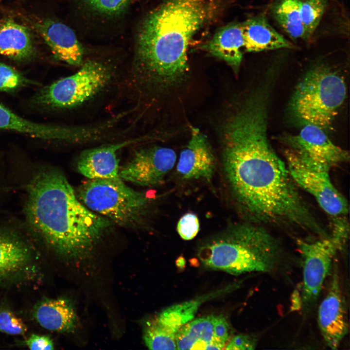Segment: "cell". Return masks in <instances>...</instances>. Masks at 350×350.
I'll use <instances>...</instances> for the list:
<instances>
[{
    "instance_id": "6da1fadb",
    "label": "cell",
    "mask_w": 350,
    "mask_h": 350,
    "mask_svg": "<svg viewBox=\"0 0 350 350\" xmlns=\"http://www.w3.org/2000/svg\"><path fill=\"white\" fill-rule=\"evenodd\" d=\"M264 98H251L231 115L222 130L223 165L238 204L253 218L286 222L316 229L286 165L266 135Z\"/></svg>"
},
{
    "instance_id": "7a4b0ae2",
    "label": "cell",
    "mask_w": 350,
    "mask_h": 350,
    "mask_svg": "<svg viewBox=\"0 0 350 350\" xmlns=\"http://www.w3.org/2000/svg\"><path fill=\"white\" fill-rule=\"evenodd\" d=\"M26 214L49 246L69 256L91 251L112 225L84 205L65 175L54 167L38 172L31 180Z\"/></svg>"
},
{
    "instance_id": "3957f363",
    "label": "cell",
    "mask_w": 350,
    "mask_h": 350,
    "mask_svg": "<svg viewBox=\"0 0 350 350\" xmlns=\"http://www.w3.org/2000/svg\"><path fill=\"white\" fill-rule=\"evenodd\" d=\"M210 8L208 0H166L149 13L137 33L135 80L158 88L181 81L188 69L189 43L208 19Z\"/></svg>"
},
{
    "instance_id": "277c9868",
    "label": "cell",
    "mask_w": 350,
    "mask_h": 350,
    "mask_svg": "<svg viewBox=\"0 0 350 350\" xmlns=\"http://www.w3.org/2000/svg\"><path fill=\"white\" fill-rule=\"evenodd\" d=\"M203 263L233 275L272 273L280 266L282 253L277 241L261 227L243 224L229 227L198 251Z\"/></svg>"
},
{
    "instance_id": "5b68a950",
    "label": "cell",
    "mask_w": 350,
    "mask_h": 350,
    "mask_svg": "<svg viewBox=\"0 0 350 350\" xmlns=\"http://www.w3.org/2000/svg\"><path fill=\"white\" fill-rule=\"evenodd\" d=\"M75 192L89 210L125 228H141L149 211L150 198L121 178L89 179Z\"/></svg>"
},
{
    "instance_id": "8992f818",
    "label": "cell",
    "mask_w": 350,
    "mask_h": 350,
    "mask_svg": "<svg viewBox=\"0 0 350 350\" xmlns=\"http://www.w3.org/2000/svg\"><path fill=\"white\" fill-rule=\"evenodd\" d=\"M346 93L343 77L327 66L319 65L310 70L297 86L291 109L306 124L325 128L331 124Z\"/></svg>"
},
{
    "instance_id": "52a82bcc",
    "label": "cell",
    "mask_w": 350,
    "mask_h": 350,
    "mask_svg": "<svg viewBox=\"0 0 350 350\" xmlns=\"http://www.w3.org/2000/svg\"><path fill=\"white\" fill-rule=\"evenodd\" d=\"M113 76L112 70L106 64L88 60L83 62L75 73L45 88L39 94L37 101L54 109L78 107L102 91Z\"/></svg>"
},
{
    "instance_id": "ba28073f",
    "label": "cell",
    "mask_w": 350,
    "mask_h": 350,
    "mask_svg": "<svg viewBox=\"0 0 350 350\" xmlns=\"http://www.w3.org/2000/svg\"><path fill=\"white\" fill-rule=\"evenodd\" d=\"M285 156L295 183L314 196L321 208L334 218L335 225L346 224L340 218L348 214V203L332 182L330 169L312 161L293 148L286 150Z\"/></svg>"
},
{
    "instance_id": "9c48e42d",
    "label": "cell",
    "mask_w": 350,
    "mask_h": 350,
    "mask_svg": "<svg viewBox=\"0 0 350 350\" xmlns=\"http://www.w3.org/2000/svg\"><path fill=\"white\" fill-rule=\"evenodd\" d=\"M297 245L303 262L301 304L307 310L317 301L325 280L332 273L334 256L342 246L333 236L314 242L298 240Z\"/></svg>"
},
{
    "instance_id": "30bf717a",
    "label": "cell",
    "mask_w": 350,
    "mask_h": 350,
    "mask_svg": "<svg viewBox=\"0 0 350 350\" xmlns=\"http://www.w3.org/2000/svg\"><path fill=\"white\" fill-rule=\"evenodd\" d=\"M176 159L175 152L169 148L155 146L141 148L120 168L119 176L124 181L139 186H154L173 168Z\"/></svg>"
},
{
    "instance_id": "8fae6325",
    "label": "cell",
    "mask_w": 350,
    "mask_h": 350,
    "mask_svg": "<svg viewBox=\"0 0 350 350\" xmlns=\"http://www.w3.org/2000/svg\"><path fill=\"white\" fill-rule=\"evenodd\" d=\"M331 273L327 293L318 307L317 323L327 346L336 350L348 332L349 324L339 274L334 265Z\"/></svg>"
},
{
    "instance_id": "7c38bea8",
    "label": "cell",
    "mask_w": 350,
    "mask_h": 350,
    "mask_svg": "<svg viewBox=\"0 0 350 350\" xmlns=\"http://www.w3.org/2000/svg\"><path fill=\"white\" fill-rule=\"evenodd\" d=\"M289 141L293 149L329 169L349 159L347 151L334 144L323 129L313 124H306L298 134L291 136Z\"/></svg>"
},
{
    "instance_id": "4fadbf2b",
    "label": "cell",
    "mask_w": 350,
    "mask_h": 350,
    "mask_svg": "<svg viewBox=\"0 0 350 350\" xmlns=\"http://www.w3.org/2000/svg\"><path fill=\"white\" fill-rule=\"evenodd\" d=\"M0 129L19 132L45 140L79 143L85 132L82 126L36 123L26 120L0 104Z\"/></svg>"
},
{
    "instance_id": "5bb4252c",
    "label": "cell",
    "mask_w": 350,
    "mask_h": 350,
    "mask_svg": "<svg viewBox=\"0 0 350 350\" xmlns=\"http://www.w3.org/2000/svg\"><path fill=\"white\" fill-rule=\"evenodd\" d=\"M139 140L132 139L85 150L77 159V171L89 179L120 178L118 152Z\"/></svg>"
},
{
    "instance_id": "9a60e30c",
    "label": "cell",
    "mask_w": 350,
    "mask_h": 350,
    "mask_svg": "<svg viewBox=\"0 0 350 350\" xmlns=\"http://www.w3.org/2000/svg\"><path fill=\"white\" fill-rule=\"evenodd\" d=\"M214 158L206 137L193 128L187 147L182 151L176 166L178 174L184 179L210 180L213 175Z\"/></svg>"
},
{
    "instance_id": "2e32d148",
    "label": "cell",
    "mask_w": 350,
    "mask_h": 350,
    "mask_svg": "<svg viewBox=\"0 0 350 350\" xmlns=\"http://www.w3.org/2000/svg\"><path fill=\"white\" fill-rule=\"evenodd\" d=\"M36 28L59 60L74 66L82 64L83 48L70 28L63 23L47 19L38 23Z\"/></svg>"
},
{
    "instance_id": "e0dca14e",
    "label": "cell",
    "mask_w": 350,
    "mask_h": 350,
    "mask_svg": "<svg viewBox=\"0 0 350 350\" xmlns=\"http://www.w3.org/2000/svg\"><path fill=\"white\" fill-rule=\"evenodd\" d=\"M244 48L249 52L292 48V44L280 34L264 15L250 18L242 23Z\"/></svg>"
},
{
    "instance_id": "ac0fdd59",
    "label": "cell",
    "mask_w": 350,
    "mask_h": 350,
    "mask_svg": "<svg viewBox=\"0 0 350 350\" xmlns=\"http://www.w3.org/2000/svg\"><path fill=\"white\" fill-rule=\"evenodd\" d=\"M244 45L242 23L233 22L219 29L202 47L237 70L242 60Z\"/></svg>"
},
{
    "instance_id": "d6986e66",
    "label": "cell",
    "mask_w": 350,
    "mask_h": 350,
    "mask_svg": "<svg viewBox=\"0 0 350 350\" xmlns=\"http://www.w3.org/2000/svg\"><path fill=\"white\" fill-rule=\"evenodd\" d=\"M34 315L43 328L61 332L73 330L77 320L72 305L63 298L41 300L34 308Z\"/></svg>"
},
{
    "instance_id": "ffe728a7",
    "label": "cell",
    "mask_w": 350,
    "mask_h": 350,
    "mask_svg": "<svg viewBox=\"0 0 350 350\" xmlns=\"http://www.w3.org/2000/svg\"><path fill=\"white\" fill-rule=\"evenodd\" d=\"M30 261L25 243L12 232L0 229V282L20 273Z\"/></svg>"
},
{
    "instance_id": "44dd1931",
    "label": "cell",
    "mask_w": 350,
    "mask_h": 350,
    "mask_svg": "<svg viewBox=\"0 0 350 350\" xmlns=\"http://www.w3.org/2000/svg\"><path fill=\"white\" fill-rule=\"evenodd\" d=\"M213 315L188 322L175 334L176 349L214 350Z\"/></svg>"
},
{
    "instance_id": "7402d4cb",
    "label": "cell",
    "mask_w": 350,
    "mask_h": 350,
    "mask_svg": "<svg viewBox=\"0 0 350 350\" xmlns=\"http://www.w3.org/2000/svg\"><path fill=\"white\" fill-rule=\"evenodd\" d=\"M34 48L26 28L12 21H6L0 30V54L16 60L29 58Z\"/></svg>"
},
{
    "instance_id": "603a6c76",
    "label": "cell",
    "mask_w": 350,
    "mask_h": 350,
    "mask_svg": "<svg viewBox=\"0 0 350 350\" xmlns=\"http://www.w3.org/2000/svg\"><path fill=\"white\" fill-rule=\"evenodd\" d=\"M301 0H280L272 12L277 22L292 38H305V28L300 14Z\"/></svg>"
},
{
    "instance_id": "cb8c5ba5",
    "label": "cell",
    "mask_w": 350,
    "mask_h": 350,
    "mask_svg": "<svg viewBox=\"0 0 350 350\" xmlns=\"http://www.w3.org/2000/svg\"><path fill=\"white\" fill-rule=\"evenodd\" d=\"M202 301V298L197 299L172 306L161 312L155 320L176 334L181 327L194 318Z\"/></svg>"
},
{
    "instance_id": "d4e9b609",
    "label": "cell",
    "mask_w": 350,
    "mask_h": 350,
    "mask_svg": "<svg viewBox=\"0 0 350 350\" xmlns=\"http://www.w3.org/2000/svg\"><path fill=\"white\" fill-rule=\"evenodd\" d=\"M175 334L154 320L145 329L143 339L150 350H175Z\"/></svg>"
},
{
    "instance_id": "484cf974",
    "label": "cell",
    "mask_w": 350,
    "mask_h": 350,
    "mask_svg": "<svg viewBox=\"0 0 350 350\" xmlns=\"http://www.w3.org/2000/svg\"><path fill=\"white\" fill-rule=\"evenodd\" d=\"M327 6V0H301L300 14L305 28L304 39H309L318 26Z\"/></svg>"
},
{
    "instance_id": "4316f807",
    "label": "cell",
    "mask_w": 350,
    "mask_h": 350,
    "mask_svg": "<svg viewBox=\"0 0 350 350\" xmlns=\"http://www.w3.org/2000/svg\"><path fill=\"white\" fill-rule=\"evenodd\" d=\"M91 10L101 15L114 16L121 13L131 0H82Z\"/></svg>"
},
{
    "instance_id": "83f0119b",
    "label": "cell",
    "mask_w": 350,
    "mask_h": 350,
    "mask_svg": "<svg viewBox=\"0 0 350 350\" xmlns=\"http://www.w3.org/2000/svg\"><path fill=\"white\" fill-rule=\"evenodd\" d=\"M0 331L11 335H23L27 331L23 321L7 310L0 311Z\"/></svg>"
},
{
    "instance_id": "f1b7e54d",
    "label": "cell",
    "mask_w": 350,
    "mask_h": 350,
    "mask_svg": "<svg viewBox=\"0 0 350 350\" xmlns=\"http://www.w3.org/2000/svg\"><path fill=\"white\" fill-rule=\"evenodd\" d=\"M200 229L199 219L196 214L187 213L179 220L176 226L180 237L184 240H191L198 234Z\"/></svg>"
},
{
    "instance_id": "f546056e",
    "label": "cell",
    "mask_w": 350,
    "mask_h": 350,
    "mask_svg": "<svg viewBox=\"0 0 350 350\" xmlns=\"http://www.w3.org/2000/svg\"><path fill=\"white\" fill-rule=\"evenodd\" d=\"M23 82V77L15 69L0 63V90L14 89Z\"/></svg>"
},
{
    "instance_id": "4dcf8cb0",
    "label": "cell",
    "mask_w": 350,
    "mask_h": 350,
    "mask_svg": "<svg viewBox=\"0 0 350 350\" xmlns=\"http://www.w3.org/2000/svg\"><path fill=\"white\" fill-rule=\"evenodd\" d=\"M213 323L214 342L220 350L225 349L229 340V325L222 315L213 316Z\"/></svg>"
},
{
    "instance_id": "1f68e13d",
    "label": "cell",
    "mask_w": 350,
    "mask_h": 350,
    "mask_svg": "<svg viewBox=\"0 0 350 350\" xmlns=\"http://www.w3.org/2000/svg\"><path fill=\"white\" fill-rule=\"evenodd\" d=\"M257 338L248 334H239L229 339L225 349L254 350L257 346Z\"/></svg>"
},
{
    "instance_id": "d6a6232c",
    "label": "cell",
    "mask_w": 350,
    "mask_h": 350,
    "mask_svg": "<svg viewBox=\"0 0 350 350\" xmlns=\"http://www.w3.org/2000/svg\"><path fill=\"white\" fill-rule=\"evenodd\" d=\"M26 345L30 350H48L53 349V344L51 339L45 335L33 334L26 341Z\"/></svg>"
},
{
    "instance_id": "836d02e7",
    "label": "cell",
    "mask_w": 350,
    "mask_h": 350,
    "mask_svg": "<svg viewBox=\"0 0 350 350\" xmlns=\"http://www.w3.org/2000/svg\"><path fill=\"white\" fill-rule=\"evenodd\" d=\"M177 261L178 262L177 263V264L179 266V267H182L183 265H184L185 260L183 258L179 257Z\"/></svg>"
},
{
    "instance_id": "e575fe53",
    "label": "cell",
    "mask_w": 350,
    "mask_h": 350,
    "mask_svg": "<svg viewBox=\"0 0 350 350\" xmlns=\"http://www.w3.org/2000/svg\"><path fill=\"white\" fill-rule=\"evenodd\" d=\"M0 27H1L0 26Z\"/></svg>"
}]
</instances>
